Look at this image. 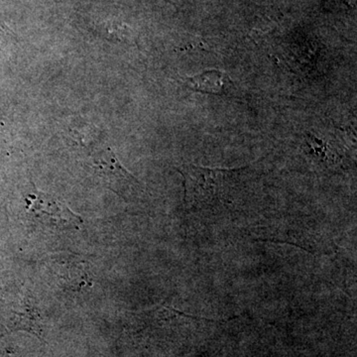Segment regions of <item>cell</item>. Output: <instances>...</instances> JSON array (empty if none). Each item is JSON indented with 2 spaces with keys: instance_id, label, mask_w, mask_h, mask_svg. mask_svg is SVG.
I'll list each match as a JSON object with an SVG mask.
<instances>
[{
  "instance_id": "6da1fadb",
  "label": "cell",
  "mask_w": 357,
  "mask_h": 357,
  "mask_svg": "<svg viewBox=\"0 0 357 357\" xmlns=\"http://www.w3.org/2000/svg\"><path fill=\"white\" fill-rule=\"evenodd\" d=\"M245 168L218 169L195 165L184 167L185 201L201 210L229 204L236 194Z\"/></svg>"
},
{
  "instance_id": "7a4b0ae2",
  "label": "cell",
  "mask_w": 357,
  "mask_h": 357,
  "mask_svg": "<svg viewBox=\"0 0 357 357\" xmlns=\"http://www.w3.org/2000/svg\"><path fill=\"white\" fill-rule=\"evenodd\" d=\"M27 210L44 227L59 230L79 229L83 220L60 199L45 192L34 191L26 198Z\"/></svg>"
},
{
  "instance_id": "3957f363",
  "label": "cell",
  "mask_w": 357,
  "mask_h": 357,
  "mask_svg": "<svg viewBox=\"0 0 357 357\" xmlns=\"http://www.w3.org/2000/svg\"><path fill=\"white\" fill-rule=\"evenodd\" d=\"M91 167L98 177L114 185V189H126L139 185L137 178L124 168L114 150L107 148L93 156Z\"/></svg>"
},
{
  "instance_id": "277c9868",
  "label": "cell",
  "mask_w": 357,
  "mask_h": 357,
  "mask_svg": "<svg viewBox=\"0 0 357 357\" xmlns=\"http://www.w3.org/2000/svg\"><path fill=\"white\" fill-rule=\"evenodd\" d=\"M181 81L190 89L210 95L227 96L232 84L229 76L220 70H206L194 77H181Z\"/></svg>"
}]
</instances>
